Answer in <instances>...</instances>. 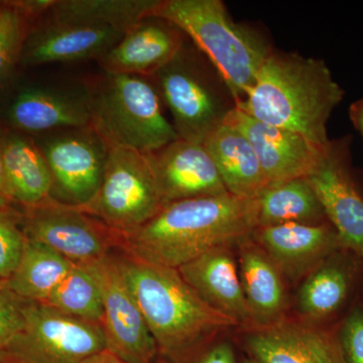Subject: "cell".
<instances>
[{
  "label": "cell",
  "mask_w": 363,
  "mask_h": 363,
  "mask_svg": "<svg viewBox=\"0 0 363 363\" xmlns=\"http://www.w3.org/2000/svg\"><path fill=\"white\" fill-rule=\"evenodd\" d=\"M257 227V201L225 194L169 203L140 228L123 234L126 253L179 269L210 250L233 247Z\"/></svg>",
  "instance_id": "cell-1"
},
{
  "label": "cell",
  "mask_w": 363,
  "mask_h": 363,
  "mask_svg": "<svg viewBox=\"0 0 363 363\" xmlns=\"http://www.w3.org/2000/svg\"><path fill=\"white\" fill-rule=\"evenodd\" d=\"M344 94L323 60L274 49L235 107L325 147L331 140L327 123Z\"/></svg>",
  "instance_id": "cell-2"
},
{
  "label": "cell",
  "mask_w": 363,
  "mask_h": 363,
  "mask_svg": "<svg viewBox=\"0 0 363 363\" xmlns=\"http://www.w3.org/2000/svg\"><path fill=\"white\" fill-rule=\"evenodd\" d=\"M117 260L159 353L173 362L205 345L219 332L240 326L207 304L178 269L128 253Z\"/></svg>",
  "instance_id": "cell-3"
},
{
  "label": "cell",
  "mask_w": 363,
  "mask_h": 363,
  "mask_svg": "<svg viewBox=\"0 0 363 363\" xmlns=\"http://www.w3.org/2000/svg\"><path fill=\"white\" fill-rule=\"evenodd\" d=\"M152 16L169 21L192 40L225 83L235 105L274 50L257 30L235 23L221 0H161Z\"/></svg>",
  "instance_id": "cell-4"
},
{
  "label": "cell",
  "mask_w": 363,
  "mask_h": 363,
  "mask_svg": "<svg viewBox=\"0 0 363 363\" xmlns=\"http://www.w3.org/2000/svg\"><path fill=\"white\" fill-rule=\"evenodd\" d=\"M90 93L91 124L109 147L147 155L179 140L150 78L105 73Z\"/></svg>",
  "instance_id": "cell-5"
},
{
  "label": "cell",
  "mask_w": 363,
  "mask_h": 363,
  "mask_svg": "<svg viewBox=\"0 0 363 363\" xmlns=\"http://www.w3.org/2000/svg\"><path fill=\"white\" fill-rule=\"evenodd\" d=\"M204 55L184 44L180 52L150 80L173 116L181 140L204 143L225 123L235 100Z\"/></svg>",
  "instance_id": "cell-6"
},
{
  "label": "cell",
  "mask_w": 363,
  "mask_h": 363,
  "mask_svg": "<svg viewBox=\"0 0 363 363\" xmlns=\"http://www.w3.org/2000/svg\"><path fill=\"white\" fill-rule=\"evenodd\" d=\"M162 207L147 155L112 147L96 193L76 208L123 235L147 223Z\"/></svg>",
  "instance_id": "cell-7"
},
{
  "label": "cell",
  "mask_w": 363,
  "mask_h": 363,
  "mask_svg": "<svg viewBox=\"0 0 363 363\" xmlns=\"http://www.w3.org/2000/svg\"><path fill=\"white\" fill-rule=\"evenodd\" d=\"M25 328L4 350L0 363H81L106 350L101 324L25 302Z\"/></svg>",
  "instance_id": "cell-8"
},
{
  "label": "cell",
  "mask_w": 363,
  "mask_h": 363,
  "mask_svg": "<svg viewBox=\"0 0 363 363\" xmlns=\"http://www.w3.org/2000/svg\"><path fill=\"white\" fill-rule=\"evenodd\" d=\"M39 147L52 176V199L73 207L89 201L104 177L106 140L87 125L47 133Z\"/></svg>",
  "instance_id": "cell-9"
},
{
  "label": "cell",
  "mask_w": 363,
  "mask_h": 363,
  "mask_svg": "<svg viewBox=\"0 0 363 363\" xmlns=\"http://www.w3.org/2000/svg\"><path fill=\"white\" fill-rule=\"evenodd\" d=\"M25 223V236L51 248L75 264H89L123 247V234L99 219L51 199L30 207Z\"/></svg>",
  "instance_id": "cell-10"
},
{
  "label": "cell",
  "mask_w": 363,
  "mask_h": 363,
  "mask_svg": "<svg viewBox=\"0 0 363 363\" xmlns=\"http://www.w3.org/2000/svg\"><path fill=\"white\" fill-rule=\"evenodd\" d=\"M101 291L106 350L130 363H154L159 350L126 283L117 257L111 255L85 264Z\"/></svg>",
  "instance_id": "cell-11"
},
{
  "label": "cell",
  "mask_w": 363,
  "mask_h": 363,
  "mask_svg": "<svg viewBox=\"0 0 363 363\" xmlns=\"http://www.w3.org/2000/svg\"><path fill=\"white\" fill-rule=\"evenodd\" d=\"M350 138L330 140L307 177L345 250L363 259V192L351 164Z\"/></svg>",
  "instance_id": "cell-12"
},
{
  "label": "cell",
  "mask_w": 363,
  "mask_h": 363,
  "mask_svg": "<svg viewBox=\"0 0 363 363\" xmlns=\"http://www.w3.org/2000/svg\"><path fill=\"white\" fill-rule=\"evenodd\" d=\"M243 348L257 363H346L338 329L285 318L250 329Z\"/></svg>",
  "instance_id": "cell-13"
},
{
  "label": "cell",
  "mask_w": 363,
  "mask_h": 363,
  "mask_svg": "<svg viewBox=\"0 0 363 363\" xmlns=\"http://www.w3.org/2000/svg\"><path fill=\"white\" fill-rule=\"evenodd\" d=\"M162 205L225 194V186L204 143L179 140L147 154Z\"/></svg>",
  "instance_id": "cell-14"
},
{
  "label": "cell",
  "mask_w": 363,
  "mask_h": 363,
  "mask_svg": "<svg viewBox=\"0 0 363 363\" xmlns=\"http://www.w3.org/2000/svg\"><path fill=\"white\" fill-rule=\"evenodd\" d=\"M225 123L247 136L257 152L269 185L307 178L326 149L295 131L257 121L236 107Z\"/></svg>",
  "instance_id": "cell-15"
},
{
  "label": "cell",
  "mask_w": 363,
  "mask_h": 363,
  "mask_svg": "<svg viewBox=\"0 0 363 363\" xmlns=\"http://www.w3.org/2000/svg\"><path fill=\"white\" fill-rule=\"evenodd\" d=\"M250 238L269 255L284 278L293 281L306 278L344 248L328 221L257 227Z\"/></svg>",
  "instance_id": "cell-16"
},
{
  "label": "cell",
  "mask_w": 363,
  "mask_h": 363,
  "mask_svg": "<svg viewBox=\"0 0 363 363\" xmlns=\"http://www.w3.org/2000/svg\"><path fill=\"white\" fill-rule=\"evenodd\" d=\"M185 37L169 21L147 16L126 30L97 62L104 73L152 78L180 52Z\"/></svg>",
  "instance_id": "cell-17"
},
{
  "label": "cell",
  "mask_w": 363,
  "mask_h": 363,
  "mask_svg": "<svg viewBox=\"0 0 363 363\" xmlns=\"http://www.w3.org/2000/svg\"><path fill=\"white\" fill-rule=\"evenodd\" d=\"M123 33L104 26L45 20L44 25L26 39L21 61L30 66L98 61L119 42Z\"/></svg>",
  "instance_id": "cell-18"
},
{
  "label": "cell",
  "mask_w": 363,
  "mask_h": 363,
  "mask_svg": "<svg viewBox=\"0 0 363 363\" xmlns=\"http://www.w3.org/2000/svg\"><path fill=\"white\" fill-rule=\"evenodd\" d=\"M14 128L30 133H49L91 124L90 93L78 90L32 88L23 91L9 107Z\"/></svg>",
  "instance_id": "cell-19"
},
{
  "label": "cell",
  "mask_w": 363,
  "mask_h": 363,
  "mask_svg": "<svg viewBox=\"0 0 363 363\" xmlns=\"http://www.w3.org/2000/svg\"><path fill=\"white\" fill-rule=\"evenodd\" d=\"M231 247L210 250L179 267L181 276L207 303L238 325L253 328L252 314Z\"/></svg>",
  "instance_id": "cell-20"
},
{
  "label": "cell",
  "mask_w": 363,
  "mask_h": 363,
  "mask_svg": "<svg viewBox=\"0 0 363 363\" xmlns=\"http://www.w3.org/2000/svg\"><path fill=\"white\" fill-rule=\"evenodd\" d=\"M238 245V271L253 328L281 321L288 306L283 274L250 236Z\"/></svg>",
  "instance_id": "cell-21"
},
{
  "label": "cell",
  "mask_w": 363,
  "mask_h": 363,
  "mask_svg": "<svg viewBox=\"0 0 363 363\" xmlns=\"http://www.w3.org/2000/svg\"><path fill=\"white\" fill-rule=\"evenodd\" d=\"M358 259L350 250L341 248L310 272L298 293L301 314L315 323L340 312L357 281Z\"/></svg>",
  "instance_id": "cell-22"
},
{
  "label": "cell",
  "mask_w": 363,
  "mask_h": 363,
  "mask_svg": "<svg viewBox=\"0 0 363 363\" xmlns=\"http://www.w3.org/2000/svg\"><path fill=\"white\" fill-rule=\"evenodd\" d=\"M204 145L229 194L255 200L269 186L252 143L233 126L224 123L207 138Z\"/></svg>",
  "instance_id": "cell-23"
},
{
  "label": "cell",
  "mask_w": 363,
  "mask_h": 363,
  "mask_svg": "<svg viewBox=\"0 0 363 363\" xmlns=\"http://www.w3.org/2000/svg\"><path fill=\"white\" fill-rule=\"evenodd\" d=\"M4 175L9 198L35 207L52 199V181L39 145L25 136L4 140Z\"/></svg>",
  "instance_id": "cell-24"
},
{
  "label": "cell",
  "mask_w": 363,
  "mask_h": 363,
  "mask_svg": "<svg viewBox=\"0 0 363 363\" xmlns=\"http://www.w3.org/2000/svg\"><path fill=\"white\" fill-rule=\"evenodd\" d=\"M161 0H55L45 20L60 23L104 26L125 33L152 16Z\"/></svg>",
  "instance_id": "cell-25"
},
{
  "label": "cell",
  "mask_w": 363,
  "mask_h": 363,
  "mask_svg": "<svg viewBox=\"0 0 363 363\" xmlns=\"http://www.w3.org/2000/svg\"><path fill=\"white\" fill-rule=\"evenodd\" d=\"M75 264L51 248L26 238L20 262L6 284L25 302L43 303Z\"/></svg>",
  "instance_id": "cell-26"
},
{
  "label": "cell",
  "mask_w": 363,
  "mask_h": 363,
  "mask_svg": "<svg viewBox=\"0 0 363 363\" xmlns=\"http://www.w3.org/2000/svg\"><path fill=\"white\" fill-rule=\"evenodd\" d=\"M255 201L257 227L327 222L323 208L307 178L269 185Z\"/></svg>",
  "instance_id": "cell-27"
},
{
  "label": "cell",
  "mask_w": 363,
  "mask_h": 363,
  "mask_svg": "<svg viewBox=\"0 0 363 363\" xmlns=\"http://www.w3.org/2000/svg\"><path fill=\"white\" fill-rule=\"evenodd\" d=\"M40 304L92 323L101 324L104 319L101 291L85 264H75L47 300Z\"/></svg>",
  "instance_id": "cell-28"
},
{
  "label": "cell",
  "mask_w": 363,
  "mask_h": 363,
  "mask_svg": "<svg viewBox=\"0 0 363 363\" xmlns=\"http://www.w3.org/2000/svg\"><path fill=\"white\" fill-rule=\"evenodd\" d=\"M28 18L16 4L0 7V85L9 77L16 62L21 61L28 37Z\"/></svg>",
  "instance_id": "cell-29"
},
{
  "label": "cell",
  "mask_w": 363,
  "mask_h": 363,
  "mask_svg": "<svg viewBox=\"0 0 363 363\" xmlns=\"http://www.w3.org/2000/svg\"><path fill=\"white\" fill-rule=\"evenodd\" d=\"M25 301L14 295L6 281H0V350L7 347L25 328Z\"/></svg>",
  "instance_id": "cell-30"
},
{
  "label": "cell",
  "mask_w": 363,
  "mask_h": 363,
  "mask_svg": "<svg viewBox=\"0 0 363 363\" xmlns=\"http://www.w3.org/2000/svg\"><path fill=\"white\" fill-rule=\"evenodd\" d=\"M338 337L346 363H363V308H352L339 325Z\"/></svg>",
  "instance_id": "cell-31"
},
{
  "label": "cell",
  "mask_w": 363,
  "mask_h": 363,
  "mask_svg": "<svg viewBox=\"0 0 363 363\" xmlns=\"http://www.w3.org/2000/svg\"><path fill=\"white\" fill-rule=\"evenodd\" d=\"M25 242V234L11 222L0 218V281H6L16 269Z\"/></svg>",
  "instance_id": "cell-32"
},
{
  "label": "cell",
  "mask_w": 363,
  "mask_h": 363,
  "mask_svg": "<svg viewBox=\"0 0 363 363\" xmlns=\"http://www.w3.org/2000/svg\"><path fill=\"white\" fill-rule=\"evenodd\" d=\"M175 363H240L235 350L226 341L203 345Z\"/></svg>",
  "instance_id": "cell-33"
},
{
  "label": "cell",
  "mask_w": 363,
  "mask_h": 363,
  "mask_svg": "<svg viewBox=\"0 0 363 363\" xmlns=\"http://www.w3.org/2000/svg\"><path fill=\"white\" fill-rule=\"evenodd\" d=\"M350 117L355 130L363 138V97L350 105Z\"/></svg>",
  "instance_id": "cell-34"
},
{
  "label": "cell",
  "mask_w": 363,
  "mask_h": 363,
  "mask_svg": "<svg viewBox=\"0 0 363 363\" xmlns=\"http://www.w3.org/2000/svg\"><path fill=\"white\" fill-rule=\"evenodd\" d=\"M81 363H130L123 360V358L117 357L111 351L104 350L88 357L84 362Z\"/></svg>",
  "instance_id": "cell-35"
},
{
  "label": "cell",
  "mask_w": 363,
  "mask_h": 363,
  "mask_svg": "<svg viewBox=\"0 0 363 363\" xmlns=\"http://www.w3.org/2000/svg\"><path fill=\"white\" fill-rule=\"evenodd\" d=\"M4 140L0 135V205H4L9 198V192H7L6 175H4Z\"/></svg>",
  "instance_id": "cell-36"
},
{
  "label": "cell",
  "mask_w": 363,
  "mask_h": 363,
  "mask_svg": "<svg viewBox=\"0 0 363 363\" xmlns=\"http://www.w3.org/2000/svg\"><path fill=\"white\" fill-rule=\"evenodd\" d=\"M240 363H257L255 360H252V358L245 357H243L242 359L240 360Z\"/></svg>",
  "instance_id": "cell-37"
}]
</instances>
